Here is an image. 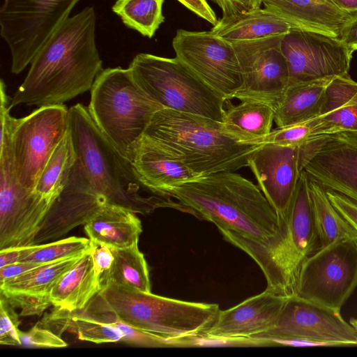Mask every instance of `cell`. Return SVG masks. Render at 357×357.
Instances as JSON below:
<instances>
[{"label": "cell", "mask_w": 357, "mask_h": 357, "mask_svg": "<svg viewBox=\"0 0 357 357\" xmlns=\"http://www.w3.org/2000/svg\"><path fill=\"white\" fill-rule=\"evenodd\" d=\"M96 13L86 7L68 17L32 59L9 108L61 105L90 91L103 70L96 43Z\"/></svg>", "instance_id": "6da1fadb"}, {"label": "cell", "mask_w": 357, "mask_h": 357, "mask_svg": "<svg viewBox=\"0 0 357 357\" xmlns=\"http://www.w3.org/2000/svg\"><path fill=\"white\" fill-rule=\"evenodd\" d=\"M182 212L256 241L275 235L278 215L259 187L234 172L200 176L169 191Z\"/></svg>", "instance_id": "7a4b0ae2"}, {"label": "cell", "mask_w": 357, "mask_h": 357, "mask_svg": "<svg viewBox=\"0 0 357 357\" xmlns=\"http://www.w3.org/2000/svg\"><path fill=\"white\" fill-rule=\"evenodd\" d=\"M275 236L264 241L219 229L224 238L248 254L261 270L268 288L287 297L296 294L305 261L321 248L312 215L308 178L302 171L288 210Z\"/></svg>", "instance_id": "3957f363"}, {"label": "cell", "mask_w": 357, "mask_h": 357, "mask_svg": "<svg viewBox=\"0 0 357 357\" xmlns=\"http://www.w3.org/2000/svg\"><path fill=\"white\" fill-rule=\"evenodd\" d=\"M69 128L78 160L109 204L141 214L165 207L180 211L177 202L154 195L142 184L132 161L102 132L86 106L78 103L69 109Z\"/></svg>", "instance_id": "277c9868"}, {"label": "cell", "mask_w": 357, "mask_h": 357, "mask_svg": "<svg viewBox=\"0 0 357 357\" xmlns=\"http://www.w3.org/2000/svg\"><path fill=\"white\" fill-rule=\"evenodd\" d=\"M144 135L200 176L248 167L261 145L237 142L224 132L221 121L167 108L154 114Z\"/></svg>", "instance_id": "5b68a950"}, {"label": "cell", "mask_w": 357, "mask_h": 357, "mask_svg": "<svg viewBox=\"0 0 357 357\" xmlns=\"http://www.w3.org/2000/svg\"><path fill=\"white\" fill-rule=\"evenodd\" d=\"M86 307L112 313L135 329L165 337L205 333L221 310L216 303L181 301L111 283Z\"/></svg>", "instance_id": "8992f818"}, {"label": "cell", "mask_w": 357, "mask_h": 357, "mask_svg": "<svg viewBox=\"0 0 357 357\" xmlns=\"http://www.w3.org/2000/svg\"><path fill=\"white\" fill-rule=\"evenodd\" d=\"M89 112L116 149L131 160L154 114L164 108L135 81L129 68L103 69L90 90Z\"/></svg>", "instance_id": "52a82bcc"}, {"label": "cell", "mask_w": 357, "mask_h": 357, "mask_svg": "<svg viewBox=\"0 0 357 357\" xmlns=\"http://www.w3.org/2000/svg\"><path fill=\"white\" fill-rule=\"evenodd\" d=\"M128 68L144 92L164 108L222 121L227 101L176 57L139 53Z\"/></svg>", "instance_id": "ba28073f"}, {"label": "cell", "mask_w": 357, "mask_h": 357, "mask_svg": "<svg viewBox=\"0 0 357 357\" xmlns=\"http://www.w3.org/2000/svg\"><path fill=\"white\" fill-rule=\"evenodd\" d=\"M79 0H3L0 33L11 57L10 71L18 75L29 65Z\"/></svg>", "instance_id": "9c48e42d"}, {"label": "cell", "mask_w": 357, "mask_h": 357, "mask_svg": "<svg viewBox=\"0 0 357 357\" xmlns=\"http://www.w3.org/2000/svg\"><path fill=\"white\" fill-rule=\"evenodd\" d=\"M69 130V109L64 105L40 107L22 118H13L11 150L20 185L35 190L54 151Z\"/></svg>", "instance_id": "30bf717a"}, {"label": "cell", "mask_w": 357, "mask_h": 357, "mask_svg": "<svg viewBox=\"0 0 357 357\" xmlns=\"http://www.w3.org/2000/svg\"><path fill=\"white\" fill-rule=\"evenodd\" d=\"M11 129L1 132L0 250L34 245L54 199L20 184L13 167Z\"/></svg>", "instance_id": "8fae6325"}, {"label": "cell", "mask_w": 357, "mask_h": 357, "mask_svg": "<svg viewBox=\"0 0 357 357\" xmlns=\"http://www.w3.org/2000/svg\"><path fill=\"white\" fill-rule=\"evenodd\" d=\"M356 287L357 239H338L305 261L295 296L340 311Z\"/></svg>", "instance_id": "7c38bea8"}, {"label": "cell", "mask_w": 357, "mask_h": 357, "mask_svg": "<svg viewBox=\"0 0 357 357\" xmlns=\"http://www.w3.org/2000/svg\"><path fill=\"white\" fill-rule=\"evenodd\" d=\"M176 57L226 101L243 84L234 47L213 33L178 29L172 40Z\"/></svg>", "instance_id": "4fadbf2b"}, {"label": "cell", "mask_w": 357, "mask_h": 357, "mask_svg": "<svg viewBox=\"0 0 357 357\" xmlns=\"http://www.w3.org/2000/svg\"><path fill=\"white\" fill-rule=\"evenodd\" d=\"M283 35L232 43L238 59L243 84L234 98L257 100L273 108L289 85V71L281 50Z\"/></svg>", "instance_id": "5bb4252c"}, {"label": "cell", "mask_w": 357, "mask_h": 357, "mask_svg": "<svg viewBox=\"0 0 357 357\" xmlns=\"http://www.w3.org/2000/svg\"><path fill=\"white\" fill-rule=\"evenodd\" d=\"M281 50L289 85L347 75L353 54L339 38L297 28L283 35Z\"/></svg>", "instance_id": "9a60e30c"}, {"label": "cell", "mask_w": 357, "mask_h": 357, "mask_svg": "<svg viewBox=\"0 0 357 357\" xmlns=\"http://www.w3.org/2000/svg\"><path fill=\"white\" fill-rule=\"evenodd\" d=\"M307 177L357 204V134L317 136L301 146Z\"/></svg>", "instance_id": "2e32d148"}, {"label": "cell", "mask_w": 357, "mask_h": 357, "mask_svg": "<svg viewBox=\"0 0 357 357\" xmlns=\"http://www.w3.org/2000/svg\"><path fill=\"white\" fill-rule=\"evenodd\" d=\"M299 337L357 346V329L337 311L296 296L289 297L275 326L255 337Z\"/></svg>", "instance_id": "e0dca14e"}, {"label": "cell", "mask_w": 357, "mask_h": 357, "mask_svg": "<svg viewBox=\"0 0 357 357\" xmlns=\"http://www.w3.org/2000/svg\"><path fill=\"white\" fill-rule=\"evenodd\" d=\"M107 204L77 159L66 185L45 215L34 245L59 238L74 227L85 225Z\"/></svg>", "instance_id": "ac0fdd59"}, {"label": "cell", "mask_w": 357, "mask_h": 357, "mask_svg": "<svg viewBox=\"0 0 357 357\" xmlns=\"http://www.w3.org/2000/svg\"><path fill=\"white\" fill-rule=\"evenodd\" d=\"M301 147L261 144L249 159L257 186L275 211L279 223L288 212L303 171Z\"/></svg>", "instance_id": "d6986e66"}, {"label": "cell", "mask_w": 357, "mask_h": 357, "mask_svg": "<svg viewBox=\"0 0 357 357\" xmlns=\"http://www.w3.org/2000/svg\"><path fill=\"white\" fill-rule=\"evenodd\" d=\"M83 255L41 264L1 282L0 294L20 310V316L40 315L52 305L50 294L54 285Z\"/></svg>", "instance_id": "ffe728a7"}, {"label": "cell", "mask_w": 357, "mask_h": 357, "mask_svg": "<svg viewBox=\"0 0 357 357\" xmlns=\"http://www.w3.org/2000/svg\"><path fill=\"white\" fill-rule=\"evenodd\" d=\"M288 298L266 288L234 307L220 310L215 322L205 333L224 337H257L275 326Z\"/></svg>", "instance_id": "44dd1931"}, {"label": "cell", "mask_w": 357, "mask_h": 357, "mask_svg": "<svg viewBox=\"0 0 357 357\" xmlns=\"http://www.w3.org/2000/svg\"><path fill=\"white\" fill-rule=\"evenodd\" d=\"M131 161L142 184L164 197L173 188L200 177L178 157L144 135L136 145Z\"/></svg>", "instance_id": "7402d4cb"}, {"label": "cell", "mask_w": 357, "mask_h": 357, "mask_svg": "<svg viewBox=\"0 0 357 357\" xmlns=\"http://www.w3.org/2000/svg\"><path fill=\"white\" fill-rule=\"evenodd\" d=\"M264 8L277 14L293 28L339 38L353 15L329 0H261Z\"/></svg>", "instance_id": "603a6c76"}, {"label": "cell", "mask_w": 357, "mask_h": 357, "mask_svg": "<svg viewBox=\"0 0 357 357\" xmlns=\"http://www.w3.org/2000/svg\"><path fill=\"white\" fill-rule=\"evenodd\" d=\"M339 132L357 134V82L349 74L336 77L327 86L315 136Z\"/></svg>", "instance_id": "cb8c5ba5"}, {"label": "cell", "mask_w": 357, "mask_h": 357, "mask_svg": "<svg viewBox=\"0 0 357 357\" xmlns=\"http://www.w3.org/2000/svg\"><path fill=\"white\" fill-rule=\"evenodd\" d=\"M84 231L91 241L121 249L138 243L142 227L135 212L107 204L84 225Z\"/></svg>", "instance_id": "d4e9b609"}, {"label": "cell", "mask_w": 357, "mask_h": 357, "mask_svg": "<svg viewBox=\"0 0 357 357\" xmlns=\"http://www.w3.org/2000/svg\"><path fill=\"white\" fill-rule=\"evenodd\" d=\"M274 108L257 100L228 104L221 121L224 132L240 144H257L272 130Z\"/></svg>", "instance_id": "484cf974"}, {"label": "cell", "mask_w": 357, "mask_h": 357, "mask_svg": "<svg viewBox=\"0 0 357 357\" xmlns=\"http://www.w3.org/2000/svg\"><path fill=\"white\" fill-rule=\"evenodd\" d=\"M90 249L53 287L50 301L54 309L68 312L82 310L100 290Z\"/></svg>", "instance_id": "4316f807"}, {"label": "cell", "mask_w": 357, "mask_h": 357, "mask_svg": "<svg viewBox=\"0 0 357 357\" xmlns=\"http://www.w3.org/2000/svg\"><path fill=\"white\" fill-rule=\"evenodd\" d=\"M333 79L289 85L274 107V121L278 127L303 123L319 116L327 86Z\"/></svg>", "instance_id": "83f0119b"}, {"label": "cell", "mask_w": 357, "mask_h": 357, "mask_svg": "<svg viewBox=\"0 0 357 357\" xmlns=\"http://www.w3.org/2000/svg\"><path fill=\"white\" fill-rule=\"evenodd\" d=\"M293 27L273 12L264 8L222 17L211 31L230 42L284 35Z\"/></svg>", "instance_id": "f1b7e54d"}, {"label": "cell", "mask_w": 357, "mask_h": 357, "mask_svg": "<svg viewBox=\"0 0 357 357\" xmlns=\"http://www.w3.org/2000/svg\"><path fill=\"white\" fill-rule=\"evenodd\" d=\"M308 190L314 225L321 248L338 239H357L356 231L331 204L326 190L309 178Z\"/></svg>", "instance_id": "f546056e"}, {"label": "cell", "mask_w": 357, "mask_h": 357, "mask_svg": "<svg viewBox=\"0 0 357 357\" xmlns=\"http://www.w3.org/2000/svg\"><path fill=\"white\" fill-rule=\"evenodd\" d=\"M43 324L56 326L59 333L67 331L75 333L80 340L96 344L120 342L122 332L116 327L102 323L79 311L68 312L54 309Z\"/></svg>", "instance_id": "4dcf8cb0"}, {"label": "cell", "mask_w": 357, "mask_h": 357, "mask_svg": "<svg viewBox=\"0 0 357 357\" xmlns=\"http://www.w3.org/2000/svg\"><path fill=\"white\" fill-rule=\"evenodd\" d=\"M77 160L69 128L45 165L35 191L46 198L55 200L66 185Z\"/></svg>", "instance_id": "1f68e13d"}, {"label": "cell", "mask_w": 357, "mask_h": 357, "mask_svg": "<svg viewBox=\"0 0 357 357\" xmlns=\"http://www.w3.org/2000/svg\"><path fill=\"white\" fill-rule=\"evenodd\" d=\"M111 249L114 261L105 286L111 283L151 292L149 267L138 243L128 248Z\"/></svg>", "instance_id": "d6a6232c"}, {"label": "cell", "mask_w": 357, "mask_h": 357, "mask_svg": "<svg viewBox=\"0 0 357 357\" xmlns=\"http://www.w3.org/2000/svg\"><path fill=\"white\" fill-rule=\"evenodd\" d=\"M165 0H116L112 11L128 28L151 38L164 22Z\"/></svg>", "instance_id": "836d02e7"}, {"label": "cell", "mask_w": 357, "mask_h": 357, "mask_svg": "<svg viewBox=\"0 0 357 357\" xmlns=\"http://www.w3.org/2000/svg\"><path fill=\"white\" fill-rule=\"evenodd\" d=\"M91 247V241L89 238L70 236L46 244H38L36 248L20 261L43 264L82 255Z\"/></svg>", "instance_id": "e575fe53"}, {"label": "cell", "mask_w": 357, "mask_h": 357, "mask_svg": "<svg viewBox=\"0 0 357 357\" xmlns=\"http://www.w3.org/2000/svg\"><path fill=\"white\" fill-rule=\"evenodd\" d=\"M79 312L99 321L119 328L123 333L121 342L128 344L143 347H172L170 337L158 336L135 329L119 320L112 313L87 307L79 310Z\"/></svg>", "instance_id": "d590c367"}, {"label": "cell", "mask_w": 357, "mask_h": 357, "mask_svg": "<svg viewBox=\"0 0 357 357\" xmlns=\"http://www.w3.org/2000/svg\"><path fill=\"white\" fill-rule=\"evenodd\" d=\"M172 347H272L271 342L260 337H224L206 333L183 337H171Z\"/></svg>", "instance_id": "8d00e7d4"}, {"label": "cell", "mask_w": 357, "mask_h": 357, "mask_svg": "<svg viewBox=\"0 0 357 357\" xmlns=\"http://www.w3.org/2000/svg\"><path fill=\"white\" fill-rule=\"evenodd\" d=\"M317 117L311 120L285 127H277L257 144H271L283 146H301L317 137L314 135Z\"/></svg>", "instance_id": "74e56055"}, {"label": "cell", "mask_w": 357, "mask_h": 357, "mask_svg": "<svg viewBox=\"0 0 357 357\" xmlns=\"http://www.w3.org/2000/svg\"><path fill=\"white\" fill-rule=\"evenodd\" d=\"M20 321L15 308L0 294V344L7 346H21Z\"/></svg>", "instance_id": "f35d334b"}, {"label": "cell", "mask_w": 357, "mask_h": 357, "mask_svg": "<svg viewBox=\"0 0 357 357\" xmlns=\"http://www.w3.org/2000/svg\"><path fill=\"white\" fill-rule=\"evenodd\" d=\"M22 345L32 348H60L67 347L58 335L45 328L38 323L27 332L20 331Z\"/></svg>", "instance_id": "ab89813d"}, {"label": "cell", "mask_w": 357, "mask_h": 357, "mask_svg": "<svg viewBox=\"0 0 357 357\" xmlns=\"http://www.w3.org/2000/svg\"><path fill=\"white\" fill-rule=\"evenodd\" d=\"M90 252L93 259L95 274L101 289L107 283L114 261V256L110 247L93 241H91Z\"/></svg>", "instance_id": "60d3db41"}, {"label": "cell", "mask_w": 357, "mask_h": 357, "mask_svg": "<svg viewBox=\"0 0 357 357\" xmlns=\"http://www.w3.org/2000/svg\"><path fill=\"white\" fill-rule=\"evenodd\" d=\"M329 200L357 233V204L332 190H326Z\"/></svg>", "instance_id": "b9f144b4"}, {"label": "cell", "mask_w": 357, "mask_h": 357, "mask_svg": "<svg viewBox=\"0 0 357 357\" xmlns=\"http://www.w3.org/2000/svg\"><path fill=\"white\" fill-rule=\"evenodd\" d=\"M220 8L222 17L261 8V0H211Z\"/></svg>", "instance_id": "7bdbcfd3"}, {"label": "cell", "mask_w": 357, "mask_h": 357, "mask_svg": "<svg viewBox=\"0 0 357 357\" xmlns=\"http://www.w3.org/2000/svg\"><path fill=\"white\" fill-rule=\"evenodd\" d=\"M268 340L272 347H344L342 344L332 342L317 341L299 337H260Z\"/></svg>", "instance_id": "ee69618b"}, {"label": "cell", "mask_w": 357, "mask_h": 357, "mask_svg": "<svg viewBox=\"0 0 357 357\" xmlns=\"http://www.w3.org/2000/svg\"><path fill=\"white\" fill-rule=\"evenodd\" d=\"M184 6L199 17L206 20L213 26L218 22L216 15L206 0H178Z\"/></svg>", "instance_id": "f6af8a7d"}, {"label": "cell", "mask_w": 357, "mask_h": 357, "mask_svg": "<svg viewBox=\"0 0 357 357\" xmlns=\"http://www.w3.org/2000/svg\"><path fill=\"white\" fill-rule=\"evenodd\" d=\"M38 244L10 248L0 250V268L20 261L23 257L31 253Z\"/></svg>", "instance_id": "bcb514c9"}, {"label": "cell", "mask_w": 357, "mask_h": 357, "mask_svg": "<svg viewBox=\"0 0 357 357\" xmlns=\"http://www.w3.org/2000/svg\"><path fill=\"white\" fill-rule=\"evenodd\" d=\"M40 264L17 261L0 268V283L31 270Z\"/></svg>", "instance_id": "7dc6e473"}, {"label": "cell", "mask_w": 357, "mask_h": 357, "mask_svg": "<svg viewBox=\"0 0 357 357\" xmlns=\"http://www.w3.org/2000/svg\"><path fill=\"white\" fill-rule=\"evenodd\" d=\"M339 38L352 52L357 50V13L344 25Z\"/></svg>", "instance_id": "c3c4849f"}, {"label": "cell", "mask_w": 357, "mask_h": 357, "mask_svg": "<svg viewBox=\"0 0 357 357\" xmlns=\"http://www.w3.org/2000/svg\"><path fill=\"white\" fill-rule=\"evenodd\" d=\"M340 10L354 15L357 13V0H329Z\"/></svg>", "instance_id": "681fc988"}, {"label": "cell", "mask_w": 357, "mask_h": 357, "mask_svg": "<svg viewBox=\"0 0 357 357\" xmlns=\"http://www.w3.org/2000/svg\"><path fill=\"white\" fill-rule=\"evenodd\" d=\"M349 324L352 325L355 328L357 329V319L356 318H351L349 319Z\"/></svg>", "instance_id": "f907efd6"}]
</instances>
